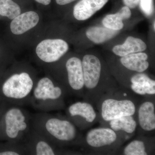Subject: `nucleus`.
Wrapping results in <instances>:
<instances>
[{"label":"nucleus","mask_w":155,"mask_h":155,"mask_svg":"<svg viewBox=\"0 0 155 155\" xmlns=\"http://www.w3.org/2000/svg\"><path fill=\"white\" fill-rule=\"evenodd\" d=\"M84 101L96 106L106 94L119 86L109 66L100 56L87 53L82 57Z\"/></svg>","instance_id":"f257e3e1"},{"label":"nucleus","mask_w":155,"mask_h":155,"mask_svg":"<svg viewBox=\"0 0 155 155\" xmlns=\"http://www.w3.org/2000/svg\"><path fill=\"white\" fill-rule=\"evenodd\" d=\"M31 127L56 146H80L83 136L67 117L40 112L31 115Z\"/></svg>","instance_id":"f03ea898"},{"label":"nucleus","mask_w":155,"mask_h":155,"mask_svg":"<svg viewBox=\"0 0 155 155\" xmlns=\"http://www.w3.org/2000/svg\"><path fill=\"white\" fill-rule=\"evenodd\" d=\"M140 97L119 85L104 95L97 104L99 122L103 126L113 119L124 116H135L143 99Z\"/></svg>","instance_id":"7ed1b4c3"},{"label":"nucleus","mask_w":155,"mask_h":155,"mask_svg":"<svg viewBox=\"0 0 155 155\" xmlns=\"http://www.w3.org/2000/svg\"><path fill=\"white\" fill-rule=\"evenodd\" d=\"M67 93L58 81L45 76L37 81L29 104L42 112L58 110L65 107Z\"/></svg>","instance_id":"20e7f679"},{"label":"nucleus","mask_w":155,"mask_h":155,"mask_svg":"<svg viewBox=\"0 0 155 155\" xmlns=\"http://www.w3.org/2000/svg\"><path fill=\"white\" fill-rule=\"evenodd\" d=\"M36 81L29 72H14L4 81L0 92L3 97L14 105L29 104Z\"/></svg>","instance_id":"39448f33"},{"label":"nucleus","mask_w":155,"mask_h":155,"mask_svg":"<svg viewBox=\"0 0 155 155\" xmlns=\"http://www.w3.org/2000/svg\"><path fill=\"white\" fill-rule=\"evenodd\" d=\"M125 141L124 137L107 126L89 130L82 137L80 147L97 154L116 153Z\"/></svg>","instance_id":"423d86ee"},{"label":"nucleus","mask_w":155,"mask_h":155,"mask_svg":"<svg viewBox=\"0 0 155 155\" xmlns=\"http://www.w3.org/2000/svg\"><path fill=\"white\" fill-rule=\"evenodd\" d=\"M3 137L9 141L22 143L31 127V115L21 106L14 105L4 114Z\"/></svg>","instance_id":"0eeeda50"},{"label":"nucleus","mask_w":155,"mask_h":155,"mask_svg":"<svg viewBox=\"0 0 155 155\" xmlns=\"http://www.w3.org/2000/svg\"><path fill=\"white\" fill-rule=\"evenodd\" d=\"M110 71L120 86L140 96H155V79L145 72H131L119 67L116 71Z\"/></svg>","instance_id":"6e6552de"},{"label":"nucleus","mask_w":155,"mask_h":155,"mask_svg":"<svg viewBox=\"0 0 155 155\" xmlns=\"http://www.w3.org/2000/svg\"><path fill=\"white\" fill-rule=\"evenodd\" d=\"M65 75L56 81L63 87L67 95L83 98L84 82L81 59L72 57L65 62Z\"/></svg>","instance_id":"1a4fd4ad"},{"label":"nucleus","mask_w":155,"mask_h":155,"mask_svg":"<svg viewBox=\"0 0 155 155\" xmlns=\"http://www.w3.org/2000/svg\"><path fill=\"white\" fill-rule=\"evenodd\" d=\"M66 116L80 130H86L99 122L98 113L95 106L85 101L70 105L67 109Z\"/></svg>","instance_id":"9d476101"},{"label":"nucleus","mask_w":155,"mask_h":155,"mask_svg":"<svg viewBox=\"0 0 155 155\" xmlns=\"http://www.w3.org/2000/svg\"><path fill=\"white\" fill-rule=\"evenodd\" d=\"M22 143L28 155H55L69 153L56 146L32 127Z\"/></svg>","instance_id":"9b49d317"},{"label":"nucleus","mask_w":155,"mask_h":155,"mask_svg":"<svg viewBox=\"0 0 155 155\" xmlns=\"http://www.w3.org/2000/svg\"><path fill=\"white\" fill-rule=\"evenodd\" d=\"M69 45L61 39H46L41 42L36 48L39 59L47 64L58 62L67 52Z\"/></svg>","instance_id":"f8f14e48"},{"label":"nucleus","mask_w":155,"mask_h":155,"mask_svg":"<svg viewBox=\"0 0 155 155\" xmlns=\"http://www.w3.org/2000/svg\"><path fill=\"white\" fill-rule=\"evenodd\" d=\"M144 97L139 105L136 116L142 131L150 133L155 130V96Z\"/></svg>","instance_id":"ddd939ff"},{"label":"nucleus","mask_w":155,"mask_h":155,"mask_svg":"<svg viewBox=\"0 0 155 155\" xmlns=\"http://www.w3.org/2000/svg\"><path fill=\"white\" fill-rule=\"evenodd\" d=\"M119 68L136 72H144L149 68V56L143 52L132 53L119 57Z\"/></svg>","instance_id":"4468645a"},{"label":"nucleus","mask_w":155,"mask_h":155,"mask_svg":"<svg viewBox=\"0 0 155 155\" xmlns=\"http://www.w3.org/2000/svg\"><path fill=\"white\" fill-rule=\"evenodd\" d=\"M103 126H107L117 133L122 134L125 141L133 136L137 128L136 116H122L113 119Z\"/></svg>","instance_id":"2eb2a0df"},{"label":"nucleus","mask_w":155,"mask_h":155,"mask_svg":"<svg viewBox=\"0 0 155 155\" xmlns=\"http://www.w3.org/2000/svg\"><path fill=\"white\" fill-rule=\"evenodd\" d=\"M154 139L144 136L138 137L125 146L122 154L125 155H150L154 150Z\"/></svg>","instance_id":"dca6fc26"},{"label":"nucleus","mask_w":155,"mask_h":155,"mask_svg":"<svg viewBox=\"0 0 155 155\" xmlns=\"http://www.w3.org/2000/svg\"><path fill=\"white\" fill-rule=\"evenodd\" d=\"M39 20L38 15L34 11H28L20 14L11 22V32L16 35L22 34L35 27Z\"/></svg>","instance_id":"f3484780"},{"label":"nucleus","mask_w":155,"mask_h":155,"mask_svg":"<svg viewBox=\"0 0 155 155\" xmlns=\"http://www.w3.org/2000/svg\"><path fill=\"white\" fill-rule=\"evenodd\" d=\"M147 47L146 43L141 39L130 36L122 44L114 46L112 51L115 55L122 57L132 53L145 51Z\"/></svg>","instance_id":"a211bd4d"},{"label":"nucleus","mask_w":155,"mask_h":155,"mask_svg":"<svg viewBox=\"0 0 155 155\" xmlns=\"http://www.w3.org/2000/svg\"><path fill=\"white\" fill-rule=\"evenodd\" d=\"M131 15L130 9L127 6H124L117 13L106 15L102 20V23L106 28L119 31L124 28L123 20L129 19Z\"/></svg>","instance_id":"6ab92c4d"},{"label":"nucleus","mask_w":155,"mask_h":155,"mask_svg":"<svg viewBox=\"0 0 155 155\" xmlns=\"http://www.w3.org/2000/svg\"><path fill=\"white\" fill-rule=\"evenodd\" d=\"M119 31L109 29L103 25H95L87 28L86 35L92 42L97 45L101 44L113 38Z\"/></svg>","instance_id":"aec40b11"},{"label":"nucleus","mask_w":155,"mask_h":155,"mask_svg":"<svg viewBox=\"0 0 155 155\" xmlns=\"http://www.w3.org/2000/svg\"><path fill=\"white\" fill-rule=\"evenodd\" d=\"M95 0H80L73 8V16L79 21H85L97 12Z\"/></svg>","instance_id":"412c9836"},{"label":"nucleus","mask_w":155,"mask_h":155,"mask_svg":"<svg viewBox=\"0 0 155 155\" xmlns=\"http://www.w3.org/2000/svg\"><path fill=\"white\" fill-rule=\"evenodd\" d=\"M21 13L19 5L13 0H0V15L13 19Z\"/></svg>","instance_id":"4be33fe9"},{"label":"nucleus","mask_w":155,"mask_h":155,"mask_svg":"<svg viewBox=\"0 0 155 155\" xmlns=\"http://www.w3.org/2000/svg\"><path fill=\"white\" fill-rule=\"evenodd\" d=\"M139 5L142 11L146 16H151L153 12V0H140Z\"/></svg>","instance_id":"5701e85b"},{"label":"nucleus","mask_w":155,"mask_h":155,"mask_svg":"<svg viewBox=\"0 0 155 155\" xmlns=\"http://www.w3.org/2000/svg\"><path fill=\"white\" fill-rule=\"evenodd\" d=\"M140 0H123L125 6L128 7L130 9L135 8L139 4Z\"/></svg>","instance_id":"b1692460"},{"label":"nucleus","mask_w":155,"mask_h":155,"mask_svg":"<svg viewBox=\"0 0 155 155\" xmlns=\"http://www.w3.org/2000/svg\"><path fill=\"white\" fill-rule=\"evenodd\" d=\"M109 0H95V4L96 9L97 11H100L102 8L108 2Z\"/></svg>","instance_id":"393cba45"},{"label":"nucleus","mask_w":155,"mask_h":155,"mask_svg":"<svg viewBox=\"0 0 155 155\" xmlns=\"http://www.w3.org/2000/svg\"><path fill=\"white\" fill-rule=\"evenodd\" d=\"M76 0H56V3L60 5H65Z\"/></svg>","instance_id":"a878e982"},{"label":"nucleus","mask_w":155,"mask_h":155,"mask_svg":"<svg viewBox=\"0 0 155 155\" xmlns=\"http://www.w3.org/2000/svg\"><path fill=\"white\" fill-rule=\"evenodd\" d=\"M35 1L37 2L42 4V5H48L51 3V0H35Z\"/></svg>","instance_id":"bb28decb"},{"label":"nucleus","mask_w":155,"mask_h":155,"mask_svg":"<svg viewBox=\"0 0 155 155\" xmlns=\"http://www.w3.org/2000/svg\"><path fill=\"white\" fill-rule=\"evenodd\" d=\"M155 20H154L153 21V29H154V31H155Z\"/></svg>","instance_id":"cd10ccee"}]
</instances>
